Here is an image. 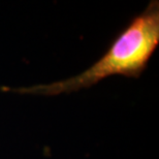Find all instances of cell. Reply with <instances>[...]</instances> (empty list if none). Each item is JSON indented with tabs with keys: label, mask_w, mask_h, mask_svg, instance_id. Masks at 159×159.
<instances>
[{
	"label": "cell",
	"mask_w": 159,
	"mask_h": 159,
	"mask_svg": "<svg viewBox=\"0 0 159 159\" xmlns=\"http://www.w3.org/2000/svg\"><path fill=\"white\" fill-rule=\"evenodd\" d=\"M159 44V2L151 1L121 31L107 51L81 74L71 78L28 87H0L20 95L57 96L91 88L111 75L139 79Z\"/></svg>",
	"instance_id": "1"
}]
</instances>
